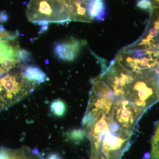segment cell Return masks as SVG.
<instances>
[{
  "label": "cell",
  "mask_w": 159,
  "mask_h": 159,
  "mask_svg": "<svg viewBox=\"0 0 159 159\" xmlns=\"http://www.w3.org/2000/svg\"><path fill=\"white\" fill-rule=\"evenodd\" d=\"M115 59L129 71L152 69L159 62V49L145 50L129 45L122 49Z\"/></svg>",
  "instance_id": "cell-4"
},
{
  "label": "cell",
  "mask_w": 159,
  "mask_h": 159,
  "mask_svg": "<svg viewBox=\"0 0 159 159\" xmlns=\"http://www.w3.org/2000/svg\"><path fill=\"white\" fill-rule=\"evenodd\" d=\"M154 68L156 70L157 72V74H158L159 76V62L158 63V64L157 65V66L155 67Z\"/></svg>",
  "instance_id": "cell-22"
},
{
  "label": "cell",
  "mask_w": 159,
  "mask_h": 159,
  "mask_svg": "<svg viewBox=\"0 0 159 159\" xmlns=\"http://www.w3.org/2000/svg\"><path fill=\"white\" fill-rule=\"evenodd\" d=\"M149 159H159V136L155 135L152 140Z\"/></svg>",
  "instance_id": "cell-15"
},
{
  "label": "cell",
  "mask_w": 159,
  "mask_h": 159,
  "mask_svg": "<svg viewBox=\"0 0 159 159\" xmlns=\"http://www.w3.org/2000/svg\"><path fill=\"white\" fill-rule=\"evenodd\" d=\"M21 69L25 77L30 81L38 84L45 82L47 76L39 67L34 65H21Z\"/></svg>",
  "instance_id": "cell-11"
},
{
  "label": "cell",
  "mask_w": 159,
  "mask_h": 159,
  "mask_svg": "<svg viewBox=\"0 0 159 159\" xmlns=\"http://www.w3.org/2000/svg\"><path fill=\"white\" fill-rule=\"evenodd\" d=\"M123 99L144 112L159 101V76L154 68L135 72Z\"/></svg>",
  "instance_id": "cell-1"
},
{
  "label": "cell",
  "mask_w": 159,
  "mask_h": 159,
  "mask_svg": "<svg viewBox=\"0 0 159 159\" xmlns=\"http://www.w3.org/2000/svg\"><path fill=\"white\" fill-rule=\"evenodd\" d=\"M144 112L128 100L116 98L114 102L112 116L123 128L133 131L135 125Z\"/></svg>",
  "instance_id": "cell-6"
},
{
  "label": "cell",
  "mask_w": 159,
  "mask_h": 159,
  "mask_svg": "<svg viewBox=\"0 0 159 159\" xmlns=\"http://www.w3.org/2000/svg\"><path fill=\"white\" fill-rule=\"evenodd\" d=\"M154 135L159 136V123L157 125L156 128L155 132Z\"/></svg>",
  "instance_id": "cell-21"
},
{
  "label": "cell",
  "mask_w": 159,
  "mask_h": 159,
  "mask_svg": "<svg viewBox=\"0 0 159 159\" xmlns=\"http://www.w3.org/2000/svg\"><path fill=\"white\" fill-rule=\"evenodd\" d=\"M42 159H62L58 155L57 153H51L47 157V158H44L42 157Z\"/></svg>",
  "instance_id": "cell-19"
},
{
  "label": "cell",
  "mask_w": 159,
  "mask_h": 159,
  "mask_svg": "<svg viewBox=\"0 0 159 159\" xmlns=\"http://www.w3.org/2000/svg\"><path fill=\"white\" fill-rule=\"evenodd\" d=\"M9 17L8 15L5 11H2L0 13V22H5L8 20Z\"/></svg>",
  "instance_id": "cell-18"
},
{
  "label": "cell",
  "mask_w": 159,
  "mask_h": 159,
  "mask_svg": "<svg viewBox=\"0 0 159 159\" xmlns=\"http://www.w3.org/2000/svg\"><path fill=\"white\" fill-rule=\"evenodd\" d=\"M51 113L57 117H62L66 111L65 103L61 99H56L51 102L50 106Z\"/></svg>",
  "instance_id": "cell-13"
},
{
  "label": "cell",
  "mask_w": 159,
  "mask_h": 159,
  "mask_svg": "<svg viewBox=\"0 0 159 159\" xmlns=\"http://www.w3.org/2000/svg\"><path fill=\"white\" fill-rule=\"evenodd\" d=\"M19 59L20 63H23L24 65L31 64L32 58L31 53L25 49H20Z\"/></svg>",
  "instance_id": "cell-16"
},
{
  "label": "cell",
  "mask_w": 159,
  "mask_h": 159,
  "mask_svg": "<svg viewBox=\"0 0 159 159\" xmlns=\"http://www.w3.org/2000/svg\"><path fill=\"white\" fill-rule=\"evenodd\" d=\"M133 131L123 128L111 118L108 127L99 137L90 140L91 158L101 156L105 159H121L127 150Z\"/></svg>",
  "instance_id": "cell-2"
},
{
  "label": "cell",
  "mask_w": 159,
  "mask_h": 159,
  "mask_svg": "<svg viewBox=\"0 0 159 159\" xmlns=\"http://www.w3.org/2000/svg\"><path fill=\"white\" fill-rule=\"evenodd\" d=\"M77 1L47 0L54 11L55 16L63 23H66L72 21L75 3Z\"/></svg>",
  "instance_id": "cell-9"
},
{
  "label": "cell",
  "mask_w": 159,
  "mask_h": 159,
  "mask_svg": "<svg viewBox=\"0 0 159 159\" xmlns=\"http://www.w3.org/2000/svg\"><path fill=\"white\" fill-rule=\"evenodd\" d=\"M66 136L67 139L71 142L78 143L83 141L86 136V134L83 129H77L67 133Z\"/></svg>",
  "instance_id": "cell-14"
},
{
  "label": "cell",
  "mask_w": 159,
  "mask_h": 159,
  "mask_svg": "<svg viewBox=\"0 0 159 159\" xmlns=\"http://www.w3.org/2000/svg\"><path fill=\"white\" fill-rule=\"evenodd\" d=\"M0 159H25V149H10L2 147L0 149Z\"/></svg>",
  "instance_id": "cell-12"
},
{
  "label": "cell",
  "mask_w": 159,
  "mask_h": 159,
  "mask_svg": "<svg viewBox=\"0 0 159 159\" xmlns=\"http://www.w3.org/2000/svg\"><path fill=\"white\" fill-rule=\"evenodd\" d=\"M88 12L92 20H103L107 15L106 6L104 0H89Z\"/></svg>",
  "instance_id": "cell-10"
},
{
  "label": "cell",
  "mask_w": 159,
  "mask_h": 159,
  "mask_svg": "<svg viewBox=\"0 0 159 159\" xmlns=\"http://www.w3.org/2000/svg\"><path fill=\"white\" fill-rule=\"evenodd\" d=\"M86 44L85 40L70 38L56 43L54 45L53 51L58 59L64 61H73L77 58Z\"/></svg>",
  "instance_id": "cell-8"
},
{
  "label": "cell",
  "mask_w": 159,
  "mask_h": 159,
  "mask_svg": "<svg viewBox=\"0 0 159 159\" xmlns=\"http://www.w3.org/2000/svg\"><path fill=\"white\" fill-rule=\"evenodd\" d=\"M38 85L27 79L21 69L4 75L0 78V111L19 102Z\"/></svg>",
  "instance_id": "cell-3"
},
{
  "label": "cell",
  "mask_w": 159,
  "mask_h": 159,
  "mask_svg": "<svg viewBox=\"0 0 159 159\" xmlns=\"http://www.w3.org/2000/svg\"><path fill=\"white\" fill-rule=\"evenodd\" d=\"M152 5V8H159V0H148Z\"/></svg>",
  "instance_id": "cell-20"
},
{
  "label": "cell",
  "mask_w": 159,
  "mask_h": 159,
  "mask_svg": "<svg viewBox=\"0 0 159 159\" xmlns=\"http://www.w3.org/2000/svg\"><path fill=\"white\" fill-rule=\"evenodd\" d=\"M137 6L140 9L144 10H150L152 8L151 4L148 0H139Z\"/></svg>",
  "instance_id": "cell-17"
},
{
  "label": "cell",
  "mask_w": 159,
  "mask_h": 159,
  "mask_svg": "<svg viewBox=\"0 0 159 159\" xmlns=\"http://www.w3.org/2000/svg\"><path fill=\"white\" fill-rule=\"evenodd\" d=\"M132 47L145 50L159 49V8H152L148 25L144 33Z\"/></svg>",
  "instance_id": "cell-7"
},
{
  "label": "cell",
  "mask_w": 159,
  "mask_h": 159,
  "mask_svg": "<svg viewBox=\"0 0 159 159\" xmlns=\"http://www.w3.org/2000/svg\"><path fill=\"white\" fill-rule=\"evenodd\" d=\"M134 74L135 72L127 70L114 59L100 77L117 98L123 99L125 89L132 81Z\"/></svg>",
  "instance_id": "cell-5"
}]
</instances>
